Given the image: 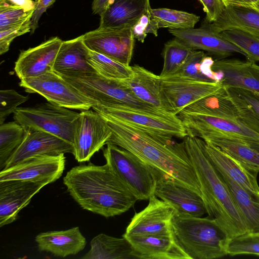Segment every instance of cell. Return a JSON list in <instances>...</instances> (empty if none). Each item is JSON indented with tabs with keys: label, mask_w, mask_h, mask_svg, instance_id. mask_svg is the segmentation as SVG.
<instances>
[{
	"label": "cell",
	"mask_w": 259,
	"mask_h": 259,
	"mask_svg": "<svg viewBox=\"0 0 259 259\" xmlns=\"http://www.w3.org/2000/svg\"><path fill=\"white\" fill-rule=\"evenodd\" d=\"M19 85L27 93H37L48 102L68 109L87 110L98 104L54 71L20 79Z\"/></svg>",
	"instance_id": "cell-9"
},
{
	"label": "cell",
	"mask_w": 259,
	"mask_h": 259,
	"mask_svg": "<svg viewBox=\"0 0 259 259\" xmlns=\"http://www.w3.org/2000/svg\"><path fill=\"white\" fill-rule=\"evenodd\" d=\"M94 110L154 135L185 138L187 133L177 115H159L119 104H97Z\"/></svg>",
	"instance_id": "cell-7"
},
{
	"label": "cell",
	"mask_w": 259,
	"mask_h": 259,
	"mask_svg": "<svg viewBox=\"0 0 259 259\" xmlns=\"http://www.w3.org/2000/svg\"><path fill=\"white\" fill-rule=\"evenodd\" d=\"M123 237L130 242L137 259H190L178 242L174 232Z\"/></svg>",
	"instance_id": "cell-22"
},
{
	"label": "cell",
	"mask_w": 259,
	"mask_h": 259,
	"mask_svg": "<svg viewBox=\"0 0 259 259\" xmlns=\"http://www.w3.org/2000/svg\"><path fill=\"white\" fill-rule=\"evenodd\" d=\"M168 31L191 49L206 51L219 59L227 58L234 53L245 57V53L238 47L225 39L221 33L213 30L209 23L197 28L168 29Z\"/></svg>",
	"instance_id": "cell-17"
},
{
	"label": "cell",
	"mask_w": 259,
	"mask_h": 259,
	"mask_svg": "<svg viewBox=\"0 0 259 259\" xmlns=\"http://www.w3.org/2000/svg\"><path fill=\"white\" fill-rule=\"evenodd\" d=\"M206 13V21L211 23L217 20L225 9L222 0H199Z\"/></svg>",
	"instance_id": "cell-45"
},
{
	"label": "cell",
	"mask_w": 259,
	"mask_h": 259,
	"mask_svg": "<svg viewBox=\"0 0 259 259\" xmlns=\"http://www.w3.org/2000/svg\"><path fill=\"white\" fill-rule=\"evenodd\" d=\"M246 142L251 147L259 151V141H246Z\"/></svg>",
	"instance_id": "cell-50"
},
{
	"label": "cell",
	"mask_w": 259,
	"mask_h": 259,
	"mask_svg": "<svg viewBox=\"0 0 259 259\" xmlns=\"http://www.w3.org/2000/svg\"><path fill=\"white\" fill-rule=\"evenodd\" d=\"M182 111L238 120L237 109L229 96L225 85L217 93L194 102L185 107Z\"/></svg>",
	"instance_id": "cell-31"
},
{
	"label": "cell",
	"mask_w": 259,
	"mask_h": 259,
	"mask_svg": "<svg viewBox=\"0 0 259 259\" xmlns=\"http://www.w3.org/2000/svg\"><path fill=\"white\" fill-rule=\"evenodd\" d=\"M88 48L119 63L129 65L135 45L131 28L106 29L97 28L82 35Z\"/></svg>",
	"instance_id": "cell-13"
},
{
	"label": "cell",
	"mask_w": 259,
	"mask_h": 259,
	"mask_svg": "<svg viewBox=\"0 0 259 259\" xmlns=\"http://www.w3.org/2000/svg\"><path fill=\"white\" fill-rule=\"evenodd\" d=\"M154 194L170 204L176 213L201 217L207 213L200 193L163 172L158 177Z\"/></svg>",
	"instance_id": "cell-14"
},
{
	"label": "cell",
	"mask_w": 259,
	"mask_h": 259,
	"mask_svg": "<svg viewBox=\"0 0 259 259\" xmlns=\"http://www.w3.org/2000/svg\"><path fill=\"white\" fill-rule=\"evenodd\" d=\"M34 2L35 8L31 19V34L33 33L37 28L38 21L42 14L55 0H35Z\"/></svg>",
	"instance_id": "cell-46"
},
{
	"label": "cell",
	"mask_w": 259,
	"mask_h": 259,
	"mask_svg": "<svg viewBox=\"0 0 259 259\" xmlns=\"http://www.w3.org/2000/svg\"><path fill=\"white\" fill-rule=\"evenodd\" d=\"M62 41L59 37H54L36 47L21 51L14 66L19 79L37 77L53 71Z\"/></svg>",
	"instance_id": "cell-20"
},
{
	"label": "cell",
	"mask_w": 259,
	"mask_h": 259,
	"mask_svg": "<svg viewBox=\"0 0 259 259\" xmlns=\"http://www.w3.org/2000/svg\"><path fill=\"white\" fill-rule=\"evenodd\" d=\"M257 7L259 9V5L257 7Z\"/></svg>",
	"instance_id": "cell-51"
},
{
	"label": "cell",
	"mask_w": 259,
	"mask_h": 259,
	"mask_svg": "<svg viewBox=\"0 0 259 259\" xmlns=\"http://www.w3.org/2000/svg\"><path fill=\"white\" fill-rule=\"evenodd\" d=\"M204 151L214 167L242 187L259 202L257 172L247 168L217 146L202 140Z\"/></svg>",
	"instance_id": "cell-21"
},
{
	"label": "cell",
	"mask_w": 259,
	"mask_h": 259,
	"mask_svg": "<svg viewBox=\"0 0 259 259\" xmlns=\"http://www.w3.org/2000/svg\"><path fill=\"white\" fill-rule=\"evenodd\" d=\"M34 11L26 12L20 7L0 1V31L21 23L32 17Z\"/></svg>",
	"instance_id": "cell-41"
},
{
	"label": "cell",
	"mask_w": 259,
	"mask_h": 259,
	"mask_svg": "<svg viewBox=\"0 0 259 259\" xmlns=\"http://www.w3.org/2000/svg\"><path fill=\"white\" fill-rule=\"evenodd\" d=\"M149 6V0H110L100 15L98 28H132Z\"/></svg>",
	"instance_id": "cell-25"
},
{
	"label": "cell",
	"mask_w": 259,
	"mask_h": 259,
	"mask_svg": "<svg viewBox=\"0 0 259 259\" xmlns=\"http://www.w3.org/2000/svg\"><path fill=\"white\" fill-rule=\"evenodd\" d=\"M100 115L112 132L107 143L129 151L144 162L201 195L200 185L184 141L178 143L173 141L171 137L151 134L108 116Z\"/></svg>",
	"instance_id": "cell-1"
},
{
	"label": "cell",
	"mask_w": 259,
	"mask_h": 259,
	"mask_svg": "<svg viewBox=\"0 0 259 259\" xmlns=\"http://www.w3.org/2000/svg\"><path fill=\"white\" fill-rule=\"evenodd\" d=\"M110 0H93L92 11L95 14L100 15L106 8Z\"/></svg>",
	"instance_id": "cell-49"
},
{
	"label": "cell",
	"mask_w": 259,
	"mask_h": 259,
	"mask_svg": "<svg viewBox=\"0 0 259 259\" xmlns=\"http://www.w3.org/2000/svg\"><path fill=\"white\" fill-rule=\"evenodd\" d=\"M217 171L228 188L235 204L243 217L247 232L259 233V202L252 198L242 187L226 175Z\"/></svg>",
	"instance_id": "cell-34"
},
{
	"label": "cell",
	"mask_w": 259,
	"mask_h": 259,
	"mask_svg": "<svg viewBox=\"0 0 259 259\" xmlns=\"http://www.w3.org/2000/svg\"><path fill=\"white\" fill-rule=\"evenodd\" d=\"M225 5L250 6L257 7L259 0H222Z\"/></svg>",
	"instance_id": "cell-48"
},
{
	"label": "cell",
	"mask_w": 259,
	"mask_h": 259,
	"mask_svg": "<svg viewBox=\"0 0 259 259\" xmlns=\"http://www.w3.org/2000/svg\"><path fill=\"white\" fill-rule=\"evenodd\" d=\"M28 96H24L14 90L0 91V124L4 123L6 118L14 113L21 104L27 101Z\"/></svg>",
	"instance_id": "cell-42"
},
{
	"label": "cell",
	"mask_w": 259,
	"mask_h": 259,
	"mask_svg": "<svg viewBox=\"0 0 259 259\" xmlns=\"http://www.w3.org/2000/svg\"><path fill=\"white\" fill-rule=\"evenodd\" d=\"M150 6L142 14L137 22L132 28L135 39L144 42L147 34L151 33L157 36L159 28L158 23L151 12Z\"/></svg>",
	"instance_id": "cell-43"
},
{
	"label": "cell",
	"mask_w": 259,
	"mask_h": 259,
	"mask_svg": "<svg viewBox=\"0 0 259 259\" xmlns=\"http://www.w3.org/2000/svg\"><path fill=\"white\" fill-rule=\"evenodd\" d=\"M45 184L12 180L0 182V227L8 225L18 218L20 210Z\"/></svg>",
	"instance_id": "cell-19"
},
{
	"label": "cell",
	"mask_w": 259,
	"mask_h": 259,
	"mask_svg": "<svg viewBox=\"0 0 259 259\" xmlns=\"http://www.w3.org/2000/svg\"><path fill=\"white\" fill-rule=\"evenodd\" d=\"M112 132L105 119L91 110L79 113L73 138V152L78 162H87L107 144Z\"/></svg>",
	"instance_id": "cell-10"
},
{
	"label": "cell",
	"mask_w": 259,
	"mask_h": 259,
	"mask_svg": "<svg viewBox=\"0 0 259 259\" xmlns=\"http://www.w3.org/2000/svg\"><path fill=\"white\" fill-rule=\"evenodd\" d=\"M35 241L41 251L64 257L82 250L87 244L85 238L78 227L61 231H51L38 234Z\"/></svg>",
	"instance_id": "cell-27"
},
{
	"label": "cell",
	"mask_w": 259,
	"mask_h": 259,
	"mask_svg": "<svg viewBox=\"0 0 259 259\" xmlns=\"http://www.w3.org/2000/svg\"><path fill=\"white\" fill-rule=\"evenodd\" d=\"M31 18L8 29L0 31L1 55L9 51L11 42L16 37L31 31Z\"/></svg>",
	"instance_id": "cell-44"
},
{
	"label": "cell",
	"mask_w": 259,
	"mask_h": 259,
	"mask_svg": "<svg viewBox=\"0 0 259 259\" xmlns=\"http://www.w3.org/2000/svg\"><path fill=\"white\" fill-rule=\"evenodd\" d=\"M132 68L133 76L130 79L121 80L122 83L143 102L172 113L164 94L160 76L138 65H134Z\"/></svg>",
	"instance_id": "cell-23"
},
{
	"label": "cell",
	"mask_w": 259,
	"mask_h": 259,
	"mask_svg": "<svg viewBox=\"0 0 259 259\" xmlns=\"http://www.w3.org/2000/svg\"><path fill=\"white\" fill-rule=\"evenodd\" d=\"M214 62V60L204 51L193 50L182 67L166 78L221 83L224 74L212 69Z\"/></svg>",
	"instance_id": "cell-29"
},
{
	"label": "cell",
	"mask_w": 259,
	"mask_h": 259,
	"mask_svg": "<svg viewBox=\"0 0 259 259\" xmlns=\"http://www.w3.org/2000/svg\"><path fill=\"white\" fill-rule=\"evenodd\" d=\"M210 25L219 33L226 30H239L259 40V9L250 6L226 5L221 15Z\"/></svg>",
	"instance_id": "cell-28"
},
{
	"label": "cell",
	"mask_w": 259,
	"mask_h": 259,
	"mask_svg": "<svg viewBox=\"0 0 259 259\" xmlns=\"http://www.w3.org/2000/svg\"><path fill=\"white\" fill-rule=\"evenodd\" d=\"M203 140L217 146L251 170L259 172V151L245 141L222 136H209Z\"/></svg>",
	"instance_id": "cell-33"
},
{
	"label": "cell",
	"mask_w": 259,
	"mask_h": 259,
	"mask_svg": "<svg viewBox=\"0 0 259 259\" xmlns=\"http://www.w3.org/2000/svg\"><path fill=\"white\" fill-rule=\"evenodd\" d=\"M87 61L98 74L109 79L125 80L133 76L132 66L90 50Z\"/></svg>",
	"instance_id": "cell-35"
},
{
	"label": "cell",
	"mask_w": 259,
	"mask_h": 259,
	"mask_svg": "<svg viewBox=\"0 0 259 259\" xmlns=\"http://www.w3.org/2000/svg\"><path fill=\"white\" fill-rule=\"evenodd\" d=\"M162 87L171 112L178 115L185 107L217 93L224 85L221 82L166 78L162 79Z\"/></svg>",
	"instance_id": "cell-16"
},
{
	"label": "cell",
	"mask_w": 259,
	"mask_h": 259,
	"mask_svg": "<svg viewBox=\"0 0 259 259\" xmlns=\"http://www.w3.org/2000/svg\"><path fill=\"white\" fill-rule=\"evenodd\" d=\"M63 183L83 209L106 218L127 211L138 200L107 163L73 167L63 178Z\"/></svg>",
	"instance_id": "cell-2"
},
{
	"label": "cell",
	"mask_w": 259,
	"mask_h": 259,
	"mask_svg": "<svg viewBox=\"0 0 259 259\" xmlns=\"http://www.w3.org/2000/svg\"><path fill=\"white\" fill-rule=\"evenodd\" d=\"M21 7L26 12L35 10V3L32 0H0Z\"/></svg>",
	"instance_id": "cell-47"
},
{
	"label": "cell",
	"mask_w": 259,
	"mask_h": 259,
	"mask_svg": "<svg viewBox=\"0 0 259 259\" xmlns=\"http://www.w3.org/2000/svg\"><path fill=\"white\" fill-rule=\"evenodd\" d=\"M220 33L225 39L242 51L247 60L259 61V40L239 30H226Z\"/></svg>",
	"instance_id": "cell-39"
},
{
	"label": "cell",
	"mask_w": 259,
	"mask_h": 259,
	"mask_svg": "<svg viewBox=\"0 0 259 259\" xmlns=\"http://www.w3.org/2000/svg\"><path fill=\"white\" fill-rule=\"evenodd\" d=\"M171 226L178 242L190 259H213L227 255L230 239L214 218L175 212Z\"/></svg>",
	"instance_id": "cell-4"
},
{
	"label": "cell",
	"mask_w": 259,
	"mask_h": 259,
	"mask_svg": "<svg viewBox=\"0 0 259 259\" xmlns=\"http://www.w3.org/2000/svg\"><path fill=\"white\" fill-rule=\"evenodd\" d=\"M175 212L170 204L154 194L149 199L148 205L135 214L122 236L171 234Z\"/></svg>",
	"instance_id": "cell-15"
},
{
	"label": "cell",
	"mask_w": 259,
	"mask_h": 259,
	"mask_svg": "<svg viewBox=\"0 0 259 259\" xmlns=\"http://www.w3.org/2000/svg\"><path fill=\"white\" fill-rule=\"evenodd\" d=\"M25 128L16 121L0 124V170L5 167L7 159L22 142Z\"/></svg>",
	"instance_id": "cell-38"
},
{
	"label": "cell",
	"mask_w": 259,
	"mask_h": 259,
	"mask_svg": "<svg viewBox=\"0 0 259 259\" xmlns=\"http://www.w3.org/2000/svg\"><path fill=\"white\" fill-rule=\"evenodd\" d=\"M103 152L106 163L138 200H149L154 194L157 181L162 171L111 143H107Z\"/></svg>",
	"instance_id": "cell-5"
},
{
	"label": "cell",
	"mask_w": 259,
	"mask_h": 259,
	"mask_svg": "<svg viewBox=\"0 0 259 259\" xmlns=\"http://www.w3.org/2000/svg\"><path fill=\"white\" fill-rule=\"evenodd\" d=\"M185 148L198 180L208 216L216 220L230 239L247 232L229 190L206 155L202 139L187 136Z\"/></svg>",
	"instance_id": "cell-3"
},
{
	"label": "cell",
	"mask_w": 259,
	"mask_h": 259,
	"mask_svg": "<svg viewBox=\"0 0 259 259\" xmlns=\"http://www.w3.org/2000/svg\"><path fill=\"white\" fill-rule=\"evenodd\" d=\"M89 51L83 41L82 35L63 41L55 61L53 71L68 76L97 73L87 61Z\"/></svg>",
	"instance_id": "cell-24"
},
{
	"label": "cell",
	"mask_w": 259,
	"mask_h": 259,
	"mask_svg": "<svg viewBox=\"0 0 259 259\" xmlns=\"http://www.w3.org/2000/svg\"><path fill=\"white\" fill-rule=\"evenodd\" d=\"M187 136L202 139L213 136L234 138L244 141H259V134L243 125L239 120L180 112L178 115Z\"/></svg>",
	"instance_id": "cell-12"
},
{
	"label": "cell",
	"mask_w": 259,
	"mask_h": 259,
	"mask_svg": "<svg viewBox=\"0 0 259 259\" xmlns=\"http://www.w3.org/2000/svg\"><path fill=\"white\" fill-rule=\"evenodd\" d=\"M91 248L82 259H137L128 240L123 237L116 238L104 233L95 236Z\"/></svg>",
	"instance_id": "cell-30"
},
{
	"label": "cell",
	"mask_w": 259,
	"mask_h": 259,
	"mask_svg": "<svg viewBox=\"0 0 259 259\" xmlns=\"http://www.w3.org/2000/svg\"><path fill=\"white\" fill-rule=\"evenodd\" d=\"M61 76L85 96L97 101L98 104H119L159 115L172 114L141 101L121 80L109 79L98 73L78 76Z\"/></svg>",
	"instance_id": "cell-8"
},
{
	"label": "cell",
	"mask_w": 259,
	"mask_h": 259,
	"mask_svg": "<svg viewBox=\"0 0 259 259\" xmlns=\"http://www.w3.org/2000/svg\"><path fill=\"white\" fill-rule=\"evenodd\" d=\"M25 130L22 142L7 159L4 169L34 156L73 152L72 144L52 134L30 128Z\"/></svg>",
	"instance_id": "cell-18"
},
{
	"label": "cell",
	"mask_w": 259,
	"mask_h": 259,
	"mask_svg": "<svg viewBox=\"0 0 259 259\" xmlns=\"http://www.w3.org/2000/svg\"><path fill=\"white\" fill-rule=\"evenodd\" d=\"M151 12L157 21L159 28H193L200 19V17L195 14L167 8H151Z\"/></svg>",
	"instance_id": "cell-37"
},
{
	"label": "cell",
	"mask_w": 259,
	"mask_h": 259,
	"mask_svg": "<svg viewBox=\"0 0 259 259\" xmlns=\"http://www.w3.org/2000/svg\"><path fill=\"white\" fill-rule=\"evenodd\" d=\"M227 255H259V233H245L230 239L228 243Z\"/></svg>",
	"instance_id": "cell-40"
},
{
	"label": "cell",
	"mask_w": 259,
	"mask_h": 259,
	"mask_svg": "<svg viewBox=\"0 0 259 259\" xmlns=\"http://www.w3.org/2000/svg\"><path fill=\"white\" fill-rule=\"evenodd\" d=\"M225 87L237 109L238 120L259 134V95L243 88Z\"/></svg>",
	"instance_id": "cell-32"
},
{
	"label": "cell",
	"mask_w": 259,
	"mask_h": 259,
	"mask_svg": "<svg viewBox=\"0 0 259 259\" xmlns=\"http://www.w3.org/2000/svg\"><path fill=\"white\" fill-rule=\"evenodd\" d=\"M192 50L176 38L166 42L163 52L164 62L160 78L163 79L176 73Z\"/></svg>",
	"instance_id": "cell-36"
},
{
	"label": "cell",
	"mask_w": 259,
	"mask_h": 259,
	"mask_svg": "<svg viewBox=\"0 0 259 259\" xmlns=\"http://www.w3.org/2000/svg\"><path fill=\"white\" fill-rule=\"evenodd\" d=\"M212 69L223 73V85L243 88L259 95V65L255 62L225 58L215 60Z\"/></svg>",
	"instance_id": "cell-26"
},
{
	"label": "cell",
	"mask_w": 259,
	"mask_h": 259,
	"mask_svg": "<svg viewBox=\"0 0 259 259\" xmlns=\"http://www.w3.org/2000/svg\"><path fill=\"white\" fill-rule=\"evenodd\" d=\"M13 114L14 120L24 128L50 133L73 145L79 113L48 102L18 107Z\"/></svg>",
	"instance_id": "cell-6"
},
{
	"label": "cell",
	"mask_w": 259,
	"mask_h": 259,
	"mask_svg": "<svg viewBox=\"0 0 259 259\" xmlns=\"http://www.w3.org/2000/svg\"><path fill=\"white\" fill-rule=\"evenodd\" d=\"M64 154L40 155L26 158L0 172V182L20 180L46 185L59 179L65 167Z\"/></svg>",
	"instance_id": "cell-11"
}]
</instances>
